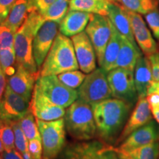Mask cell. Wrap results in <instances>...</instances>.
<instances>
[{"instance_id": "obj_25", "label": "cell", "mask_w": 159, "mask_h": 159, "mask_svg": "<svg viewBox=\"0 0 159 159\" xmlns=\"http://www.w3.org/2000/svg\"><path fill=\"white\" fill-rule=\"evenodd\" d=\"M114 151L119 159H158L159 142L128 151L117 150L114 147Z\"/></svg>"}, {"instance_id": "obj_16", "label": "cell", "mask_w": 159, "mask_h": 159, "mask_svg": "<svg viewBox=\"0 0 159 159\" xmlns=\"http://www.w3.org/2000/svg\"><path fill=\"white\" fill-rule=\"evenodd\" d=\"M152 111L146 97L139 98L120 136L117 139L116 144L122 143L131 133L150 122L152 120Z\"/></svg>"}, {"instance_id": "obj_2", "label": "cell", "mask_w": 159, "mask_h": 159, "mask_svg": "<svg viewBox=\"0 0 159 159\" xmlns=\"http://www.w3.org/2000/svg\"><path fill=\"white\" fill-rule=\"evenodd\" d=\"M44 22L39 12L32 11L14 35V51L17 65L21 66L33 74L40 73V71L33 56V41Z\"/></svg>"}, {"instance_id": "obj_46", "label": "cell", "mask_w": 159, "mask_h": 159, "mask_svg": "<svg viewBox=\"0 0 159 159\" xmlns=\"http://www.w3.org/2000/svg\"><path fill=\"white\" fill-rule=\"evenodd\" d=\"M2 21H3V19L1 16H0V25H1V24L2 23Z\"/></svg>"}, {"instance_id": "obj_4", "label": "cell", "mask_w": 159, "mask_h": 159, "mask_svg": "<svg viewBox=\"0 0 159 159\" xmlns=\"http://www.w3.org/2000/svg\"><path fill=\"white\" fill-rule=\"evenodd\" d=\"M65 127L68 134L79 141H89L97 135L92 107L77 99L66 110Z\"/></svg>"}, {"instance_id": "obj_7", "label": "cell", "mask_w": 159, "mask_h": 159, "mask_svg": "<svg viewBox=\"0 0 159 159\" xmlns=\"http://www.w3.org/2000/svg\"><path fill=\"white\" fill-rule=\"evenodd\" d=\"M77 92L79 99L91 105L111 98L112 93L106 71L99 68L89 73L79 87Z\"/></svg>"}, {"instance_id": "obj_28", "label": "cell", "mask_w": 159, "mask_h": 159, "mask_svg": "<svg viewBox=\"0 0 159 159\" xmlns=\"http://www.w3.org/2000/svg\"><path fill=\"white\" fill-rule=\"evenodd\" d=\"M18 121L29 141L33 139H41V134L36 122V118L30 108Z\"/></svg>"}, {"instance_id": "obj_37", "label": "cell", "mask_w": 159, "mask_h": 159, "mask_svg": "<svg viewBox=\"0 0 159 159\" xmlns=\"http://www.w3.org/2000/svg\"><path fill=\"white\" fill-rule=\"evenodd\" d=\"M152 68L153 80L159 81V52L148 56Z\"/></svg>"}, {"instance_id": "obj_24", "label": "cell", "mask_w": 159, "mask_h": 159, "mask_svg": "<svg viewBox=\"0 0 159 159\" xmlns=\"http://www.w3.org/2000/svg\"><path fill=\"white\" fill-rule=\"evenodd\" d=\"M122 35L117 31L114 26H111V35L109 40L108 45L105 48L104 57L102 66L100 68L106 72H108L111 69H113L115 62H116L117 57H118L119 50H120L121 44H122Z\"/></svg>"}, {"instance_id": "obj_34", "label": "cell", "mask_w": 159, "mask_h": 159, "mask_svg": "<svg viewBox=\"0 0 159 159\" xmlns=\"http://www.w3.org/2000/svg\"><path fill=\"white\" fill-rule=\"evenodd\" d=\"M144 16L150 30L154 37L159 41V11L156 9Z\"/></svg>"}, {"instance_id": "obj_9", "label": "cell", "mask_w": 159, "mask_h": 159, "mask_svg": "<svg viewBox=\"0 0 159 159\" xmlns=\"http://www.w3.org/2000/svg\"><path fill=\"white\" fill-rule=\"evenodd\" d=\"M111 26L112 23L107 16L91 13L85 28V33L94 47L99 66H102L105 48L110 40Z\"/></svg>"}, {"instance_id": "obj_20", "label": "cell", "mask_w": 159, "mask_h": 159, "mask_svg": "<svg viewBox=\"0 0 159 159\" xmlns=\"http://www.w3.org/2000/svg\"><path fill=\"white\" fill-rule=\"evenodd\" d=\"M91 13L88 12L69 10L61 23L59 31L67 37H72L84 31L90 20Z\"/></svg>"}, {"instance_id": "obj_21", "label": "cell", "mask_w": 159, "mask_h": 159, "mask_svg": "<svg viewBox=\"0 0 159 159\" xmlns=\"http://www.w3.org/2000/svg\"><path fill=\"white\" fill-rule=\"evenodd\" d=\"M135 85L138 97H146L148 89L153 81L152 68L148 56L142 55L137 60L134 71Z\"/></svg>"}, {"instance_id": "obj_8", "label": "cell", "mask_w": 159, "mask_h": 159, "mask_svg": "<svg viewBox=\"0 0 159 159\" xmlns=\"http://www.w3.org/2000/svg\"><path fill=\"white\" fill-rule=\"evenodd\" d=\"M107 78L112 93V97L134 105L138 100L135 85L134 71L116 68L107 72Z\"/></svg>"}, {"instance_id": "obj_32", "label": "cell", "mask_w": 159, "mask_h": 159, "mask_svg": "<svg viewBox=\"0 0 159 159\" xmlns=\"http://www.w3.org/2000/svg\"><path fill=\"white\" fill-rule=\"evenodd\" d=\"M11 126L14 132L15 147L21 155L29 151V140L24 133L19 121H12L11 122Z\"/></svg>"}, {"instance_id": "obj_12", "label": "cell", "mask_w": 159, "mask_h": 159, "mask_svg": "<svg viewBox=\"0 0 159 159\" xmlns=\"http://www.w3.org/2000/svg\"><path fill=\"white\" fill-rule=\"evenodd\" d=\"M79 69L89 74L97 69V56L90 39L84 31L71 37Z\"/></svg>"}, {"instance_id": "obj_22", "label": "cell", "mask_w": 159, "mask_h": 159, "mask_svg": "<svg viewBox=\"0 0 159 159\" xmlns=\"http://www.w3.org/2000/svg\"><path fill=\"white\" fill-rule=\"evenodd\" d=\"M142 55L141 49L138 46L134 45L126 38L122 36L120 50L113 69L124 68L134 71L137 60Z\"/></svg>"}, {"instance_id": "obj_17", "label": "cell", "mask_w": 159, "mask_h": 159, "mask_svg": "<svg viewBox=\"0 0 159 159\" xmlns=\"http://www.w3.org/2000/svg\"><path fill=\"white\" fill-rule=\"evenodd\" d=\"M30 108L35 118L43 121L57 120L63 118L66 113L64 108L54 104L35 90H33Z\"/></svg>"}, {"instance_id": "obj_36", "label": "cell", "mask_w": 159, "mask_h": 159, "mask_svg": "<svg viewBox=\"0 0 159 159\" xmlns=\"http://www.w3.org/2000/svg\"><path fill=\"white\" fill-rule=\"evenodd\" d=\"M29 151L33 159H42L43 146L41 139H33L29 141Z\"/></svg>"}, {"instance_id": "obj_48", "label": "cell", "mask_w": 159, "mask_h": 159, "mask_svg": "<svg viewBox=\"0 0 159 159\" xmlns=\"http://www.w3.org/2000/svg\"><path fill=\"white\" fill-rule=\"evenodd\" d=\"M114 159H119L118 158H117V156H116V154L115 153V155H114Z\"/></svg>"}, {"instance_id": "obj_18", "label": "cell", "mask_w": 159, "mask_h": 159, "mask_svg": "<svg viewBox=\"0 0 159 159\" xmlns=\"http://www.w3.org/2000/svg\"><path fill=\"white\" fill-rule=\"evenodd\" d=\"M39 77L40 73L33 74L21 66L17 65L15 74L7 80V85L16 94L30 101L35 83Z\"/></svg>"}, {"instance_id": "obj_11", "label": "cell", "mask_w": 159, "mask_h": 159, "mask_svg": "<svg viewBox=\"0 0 159 159\" xmlns=\"http://www.w3.org/2000/svg\"><path fill=\"white\" fill-rule=\"evenodd\" d=\"M58 23L47 21L43 24L33 39V52L39 71L50 50L55 37L58 33Z\"/></svg>"}, {"instance_id": "obj_23", "label": "cell", "mask_w": 159, "mask_h": 159, "mask_svg": "<svg viewBox=\"0 0 159 159\" xmlns=\"http://www.w3.org/2000/svg\"><path fill=\"white\" fill-rule=\"evenodd\" d=\"M28 15V0H17L12 6L8 15L1 25L8 27L16 33L27 19Z\"/></svg>"}, {"instance_id": "obj_13", "label": "cell", "mask_w": 159, "mask_h": 159, "mask_svg": "<svg viewBox=\"0 0 159 159\" xmlns=\"http://www.w3.org/2000/svg\"><path fill=\"white\" fill-rule=\"evenodd\" d=\"M30 101L16 94L7 85L0 102L2 120L10 122L19 120L30 110Z\"/></svg>"}, {"instance_id": "obj_35", "label": "cell", "mask_w": 159, "mask_h": 159, "mask_svg": "<svg viewBox=\"0 0 159 159\" xmlns=\"http://www.w3.org/2000/svg\"><path fill=\"white\" fill-rule=\"evenodd\" d=\"M55 1V0H28L29 13L35 11L42 13Z\"/></svg>"}, {"instance_id": "obj_42", "label": "cell", "mask_w": 159, "mask_h": 159, "mask_svg": "<svg viewBox=\"0 0 159 159\" xmlns=\"http://www.w3.org/2000/svg\"><path fill=\"white\" fill-rule=\"evenodd\" d=\"M151 93H158L159 94V81H155L153 80L151 83L150 88L148 89V94H151Z\"/></svg>"}, {"instance_id": "obj_26", "label": "cell", "mask_w": 159, "mask_h": 159, "mask_svg": "<svg viewBox=\"0 0 159 159\" xmlns=\"http://www.w3.org/2000/svg\"><path fill=\"white\" fill-rule=\"evenodd\" d=\"M108 4L109 2L106 0H70L69 8L107 16Z\"/></svg>"}, {"instance_id": "obj_38", "label": "cell", "mask_w": 159, "mask_h": 159, "mask_svg": "<svg viewBox=\"0 0 159 159\" xmlns=\"http://www.w3.org/2000/svg\"><path fill=\"white\" fill-rule=\"evenodd\" d=\"M17 0H0V16L3 19V21L8 15L9 11L12 6Z\"/></svg>"}, {"instance_id": "obj_45", "label": "cell", "mask_w": 159, "mask_h": 159, "mask_svg": "<svg viewBox=\"0 0 159 159\" xmlns=\"http://www.w3.org/2000/svg\"><path fill=\"white\" fill-rule=\"evenodd\" d=\"M4 151H5V148H4L1 139H0V154L2 153Z\"/></svg>"}, {"instance_id": "obj_27", "label": "cell", "mask_w": 159, "mask_h": 159, "mask_svg": "<svg viewBox=\"0 0 159 159\" xmlns=\"http://www.w3.org/2000/svg\"><path fill=\"white\" fill-rule=\"evenodd\" d=\"M69 2V0H55L48 8L41 13L43 20L61 23L68 12Z\"/></svg>"}, {"instance_id": "obj_1", "label": "cell", "mask_w": 159, "mask_h": 159, "mask_svg": "<svg viewBox=\"0 0 159 159\" xmlns=\"http://www.w3.org/2000/svg\"><path fill=\"white\" fill-rule=\"evenodd\" d=\"M97 135L102 142L116 144L134 105L116 98H109L91 105Z\"/></svg>"}, {"instance_id": "obj_47", "label": "cell", "mask_w": 159, "mask_h": 159, "mask_svg": "<svg viewBox=\"0 0 159 159\" xmlns=\"http://www.w3.org/2000/svg\"><path fill=\"white\" fill-rule=\"evenodd\" d=\"M2 120V112H1V108H0V121Z\"/></svg>"}, {"instance_id": "obj_31", "label": "cell", "mask_w": 159, "mask_h": 159, "mask_svg": "<svg viewBox=\"0 0 159 159\" xmlns=\"http://www.w3.org/2000/svg\"><path fill=\"white\" fill-rule=\"evenodd\" d=\"M0 139L5 151L16 149L14 132L11 124L7 121H0Z\"/></svg>"}, {"instance_id": "obj_10", "label": "cell", "mask_w": 159, "mask_h": 159, "mask_svg": "<svg viewBox=\"0 0 159 159\" xmlns=\"http://www.w3.org/2000/svg\"><path fill=\"white\" fill-rule=\"evenodd\" d=\"M114 147L102 141L76 143L66 149L64 159H114Z\"/></svg>"}, {"instance_id": "obj_14", "label": "cell", "mask_w": 159, "mask_h": 159, "mask_svg": "<svg viewBox=\"0 0 159 159\" xmlns=\"http://www.w3.org/2000/svg\"><path fill=\"white\" fill-rule=\"evenodd\" d=\"M159 141V128L158 123L153 120L134 130L118 147L119 150L128 151L148 145Z\"/></svg>"}, {"instance_id": "obj_41", "label": "cell", "mask_w": 159, "mask_h": 159, "mask_svg": "<svg viewBox=\"0 0 159 159\" xmlns=\"http://www.w3.org/2000/svg\"><path fill=\"white\" fill-rule=\"evenodd\" d=\"M7 87V80L5 73L0 69V102L3 98L4 94Z\"/></svg>"}, {"instance_id": "obj_19", "label": "cell", "mask_w": 159, "mask_h": 159, "mask_svg": "<svg viewBox=\"0 0 159 159\" xmlns=\"http://www.w3.org/2000/svg\"><path fill=\"white\" fill-rule=\"evenodd\" d=\"M107 16L122 36L126 38L134 45L138 46L134 36L128 10L121 4L109 3Z\"/></svg>"}, {"instance_id": "obj_49", "label": "cell", "mask_w": 159, "mask_h": 159, "mask_svg": "<svg viewBox=\"0 0 159 159\" xmlns=\"http://www.w3.org/2000/svg\"><path fill=\"white\" fill-rule=\"evenodd\" d=\"M0 159H3L2 157V156H1V154H0Z\"/></svg>"}, {"instance_id": "obj_44", "label": "cell", "mask_w": 159, "mask_h": 159, "mask_svg": "<svg viewBox=\"0 0 159 159\" xmlns=\"http://www.w3.org/2000/svg\"><path fill=\"white\" fill-rule=\"evenodd\" d=\"M109 3H116V4H121L122 5V0H106Z\"/></svg>"}, {"instance_id": "obj_29", "label": "cell", "mask_w": 159, "mask_h": 159, "mask_svg": "<svg viewBox=\"0 0 159 159\" xmlns=\"http://www.w3.org/2000/svg\"><path fill=\"white\" fill-rule=\"evenodd\" d=\"M122 5L129 11L145 15L157 8L158 0H122Z\"/></svg>"}, {"instance_id": "obj_33", "label": "cell", "mask_w": 159, "mask_h": 159, "mask_svg": "<svg viewBox=\"0 0 159 159\" xmlns=\"http://www.w3.org/2000/svg\"><path fill=\"white\" fill-rule=\"evenodd\" d=\"M15 33L5 26L0 25V49L14 48Z\"/></svg>"}, {"instance_id": "obj_30", "label": "cell", "mask_w": 159, "mask_h": 159, "mask_svg": "<svg viewBox=\"0 0 159 159\" xmlns=\"http://www.w3.org/2000/svg\"><path fill=\"white\" fill-rule=\"evenodd\" d=\"M57 76L63 84L69 88L75 89L80 86L86 75L82 71L73 70L61 73Z\"/></svg>"}, {"instance_id": "obj_15", "label": "cell", "mask_w": 159, "mask_h": 159, "mask_svg": "<svg viewBox=\"0 0 159 159\" xmlns=\"http://www.w3.org/2000/svg\"><path fill=\"white\" fill-rule=\"evenodd\" d=\"M128 14L134 36L139 49L146 56L158 52L157 43L141 15L129 10H128Z\"/></svg>"}, {"instance_id": "obj_5", "label": "cell", "mask_w": 159, "mask_h": 159, "mask_svg": "<svg viewBox=\"0 0 159 159\" xmlns=\"http://www.w3.org/2000/svg\"><path fill=\"white\" fill-rule=\"evenodd\" d=\"M43 146L42 159H55L66 144L64 119L43 121L36 119Z\"/></svg>"}, {"instance_id": "obj_39", "label": "cell", "mask_w": 159, "mask_h": 159, "mask_svg": "<svg viewBox=\"0 0 159 159\" xmlns=\"http://www.w3.org/2000/svg\"><path fill=\"white\" fill-rule=\"evenodd\" d=\"M146 99L148 100L151 111L159 108V94L158 93L148 94L147 95Z\"/></svg>"}, {"instance_id": "obj_43", "label": "cell", "mask_w": 159, "mask_h": 159, "mask_svg": "<svg viewBox=\"0 0 159 159\" xmlns=\"http://www.w3.org/2000/svg\"><path fill=\"white\" fill-rule=\"evenodd\" d=\"M151 111H152V114L154 119L158 123V125H159V108L155 109V110H152Z\"/></svg>"}, {"instance_id": "obj_50", "label": "cell", "mask_w": 159, "mask_h": 159, "mask_svg": "<svg viewBox=\"0 0 159 159\" xmlns=\"http://www.w3.org/2000/svg\"><path fill=\"white\" fill-rule=\"evenodd\" d=\"M158 159H159V155H158Z\"/></svg>"}, {"instance_id": "obj_6", "label": "cell", "mask_w": 159, "mask_h": 159, "mask_svg": "<svg viewBox=\"0 0 159 159\" xmlns=\"http://www.w3.org/2000/svg\"><path fill=\"white\" fill-rule=\"evenodd\" d=\"M34 90L54 104L64 108H68L78 99L77 91L63 84L57 75L40 76L35 83Z\"/></svg>"}, {"instance_id": "obj_3", "label": "cell", "mask_w": 159, "mask_h": 159, "mask_svg": "<svg viewBox=\"0 0 159 159\" xmlns=\"http://www.w3.org/2000/svg\"><path fill=\"white\" fill-rule=\"evenodd\" d=\"M78 69L72 41L58 33L40 69V76L57 75Z\"/></svg>"}, {"instance_id": "obj_40", "label": "cell", "mask_w": 159, "mask_h": 159, "mask_svg": "<svg viewBox=\"0 0 159 159\" xmlns=\"http://www.w3.org/2000/svg\"><path fill=\"white\" fill-rule=\"evenodd\" d=\"M2 157L3 159H25L20 152L16 149L10 151H4L1 154Z\"/></svg>"}]
</instances>
